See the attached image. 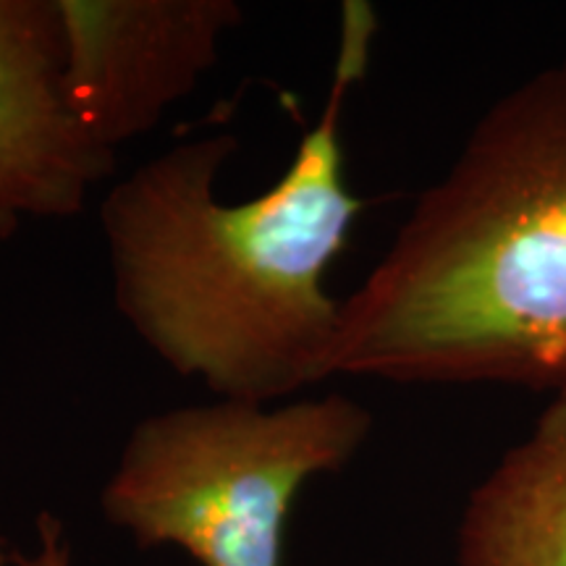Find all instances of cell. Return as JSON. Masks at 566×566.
I'll use <instances>...</instances> for the list:
<instances>
[{
	"label": "cell",
	"mask_w": 566,
	"mask_h": 566,
	"mask_svg": "<svg viewBox=\"0 0 566 566\" xmlns=\"http://www.w3.org/2000/svg\"><path fill=\"white\" fill-rule=\"evenodd\" d=\"M375 34L370 3L342 6L328 97L268 192L237 205L216 195L239 153V139L218 132L166 147L103 197L118 315L218 399L281 405L328 380L342 302L325 292V273L365 208L344 179L342 118Z\"/></svg>",
	"instance_id": "obj_1"
},
{
	"label": "cell",
	"mask_w": 566,
	"mask_h": 566,
	"mask_svg": "<svg viewBox=\"0 0 566 566\" xmlns=\"http://www.w3.org/2000/svg\"><path fill=\"white\" fill-rule=\"evenodd\" d=\"M566 391V63L501 95L342 300L328 378Z\"/></svg>",
	"instance_id": "obj_2"
},
{
	"label": "cell",
	"mask_w": 566,
	"mask_h": 566,
	"mask_svg": "<svg viewBox=\"0 0 566 566\" xmlns=\"http://www.w3.org/2000/svg\"><path fill=\"white\" fill-rule=\"evenodd\" d=\"M370 433L373 412L344 394L163 409L132 428L101 509L139 548H181L200 566H281L296 495L342 472Z\"/></svg>",
	"instance_id": "obj_3"
},
{
	"label": "cell",
	"mask_w": 566,
	"mask_h": 566,
	"mask_svg": "<svg viewBox=\"0 0 566 566\" xmlns=\"http://www.w3.org/2000/svg\"><path fill=\"white\" fill-rule=\"evenodd\" d=\"M55 9L69 105L111 153L192 95L244 21L237 0H55Z\"/></svg>",
	"instance_id": "obj_4"
},
{
	"label": "cell",
	"mask_w": 566,
	"mask_h": 566,
	"mask_svg": "<svg viewBox=\"0 0 566 566\" xmlns=\"http://www.w3.org/2000/svg\"><path fill=\"white\" fill-rule=\"evenodd\" d=\"M113 160L69 105L55 0H0V239L80 216Z\"/></svg>",
	"instance_id": "obj_5"
},
{
	"label": "cell",
	"mask_w": 566,
	"mask_h": 566,
	"mask_svg": "<svg viewBox=\"0 0 566 566\" xmlns=\"http://www.w3.org/2000/svg\"><path fill=\"white\" fill-rule=\"evenodd\" d=\"M457 566H566V391L470 493Z\"/></svg>",
	"instance_id": "obj_6"
},
{
	"label": "cell",
	"mask_w": 566,
	"mask_h": 566,
	"mask_svg": "<svg viewBox=\"0 0 566 566\" xmlns=\"http://www.w3.org/2000/svg\"><path fill=\"white\" fill-rule=\"evenodd\" d=\"M13 566H71V548L59 516L51 512L38 516V548L13 554Z\"/></svg>",
	"instance_id": "obj_7"
},
{
	"label": "cell",
	"mask_w": 566,
	"mask_h": 566,
	"mask_svg": "<svg viewBox=\"0 0 566 566\" xmlns=\"http://www.w3.org/2000/svg\"><path fill=\"white\" fill-rule=\"evenodd\" d=\"M0 566H9V556H6L3 543H0Z\"/></svg>",
	"instance_id": "obj_8"
}]
</instances>
